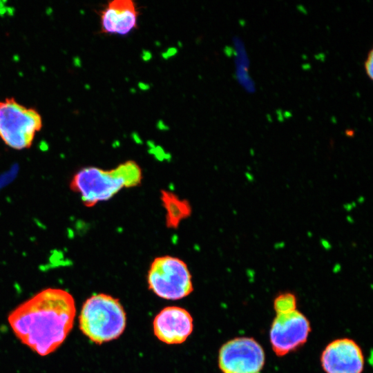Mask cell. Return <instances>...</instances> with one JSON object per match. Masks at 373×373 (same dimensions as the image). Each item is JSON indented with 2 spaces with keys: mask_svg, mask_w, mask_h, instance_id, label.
Masks as SVG:
<instances>
[{
  "mask_svg": "<svg viewBox=\"0 0 373 373\" xmlns=\"http://www.w3.org/2000/svg\"><path fill=\"white\" fill-rule=\"evenodd\" d=\"M75 312L70 294L48 288L17 306L9 314L8 322L23 343L46 356L64 341L73 326Z\"/></svg>",
  "mask_w": 373,
  "mask_h": 373,
  "instance_id": "6da1fadb",
  "label": "cell"
},
{
  "mask_svg": "<svg viewBox=\"0 0 373 373\" xmlns=\"http://www.w3.org/2000/svg\"><path fill=\"white\" fill-rule=\"evenodd\" d=\"M142 179L140 166L135 161L128 160L108 170L82 168L73 177L70 187L79 195L86 207H92L110 200L124 188L138 186Z\"/></svg>",
  "mask_w": 373,
  "mask_h": 373,
  "instance_id": "7a4b0ae2",
  "label": "cell"
},
{
  "mask_svg": "<svg viewBox=\"0 0 373 373\" xmlns=\"http://www.w3.org/2000/svg\"><path fill=\"white\" fill-rule=\"evenodd\" d=\"M79 322V328L86 337L102 344L121 336L126 327V316L117 298L98 294L84 302Z\"/></svg>",
  "mask_w": 373,
  "mask_h": 373,
  "instance_id": "3957f363",
  "label": "cell"
},
{
  "mask_svg": "<svg viewBox=\"0 0 373 373\" xmlns=\"http://www.w3.org/2000/svg\"><path fill=\"white\" fill-rule=\"evenodd\" d=\"M42 122L35 108L23 106L14 98L0 101V138L11 149L30 147Z\"/></svg>",
  "mask_w": 373,
  "mask_h": 373,
  "instance_id": "277c9868",
  "label": "cell"
},
{
  "mask_svg": "<svg viewBox=\"0 0 373 373\" xmlns=\"http://www.w3.org/2000/svg\"><path fill=\"white\" fill-rule=\"evenodd\" d=\"M149 288L157 296L166 300H179L193 290L192 277L187 265L172 256L153 259L147 273Z\"/></svg>",
  "mask_w": 373,
  "mask_h": 373,
  "instance_id": "5b68a950",
  "label": "cell"
},
{
  "mask_svg": "<svg viewBox=\"0 0 373 373\" xmlns=\"http://www.w3.org/2000/svg\"><path fill=\"white\" fill-rule=\"evenodd\" d=\"M265 363L264 349L254 338H234L219 350L218 365L222 373H260Z\"/></svg>",
  "mask_w": 373,
  "mask_h": 373,
  "instance_id": "8992f818",
  "label": "cell"
},
{
  "mask_svg": "<svg viewBox=\"0 0 373 373\" xmlns=\"http://www.w3.org/2000/svg\"><path fill=\"white\" fill-rule=\"evenodd\" d=\"M310 332L309 320L298 310L276 314L269 330L271 348L283 356L305 344Z\"/></svg>",
  "mask_w": 373,
  "mask_h": 373,
  "instance_id": "52a82bcc",
  "label": "cell"
},
{
  "mask_svg": "<svg viewBox=\"0 0 373 373\" xmlns=\"http://www.w3.org/2000/svg\"><path fill=\"white\" fill-rule=\"evenodd\" d=\"M321 363L325 373H362L365 361L360 346L352 339L342 338L327 344Z\"/></svg>",
  "mask_w": 373,
  "mask_h": 373,
  "instance_id": "ba28073f",
  "label": "cell"
},
{
  "mask_svg": "<svg viewBox=\"0 0 373 373\" xmlns=\"http://www.w3.org/2000/svg\"><path fill=\"white\" fill-rule=\"evenodd\" d=\"M155 336L166 344L184 342L193 329V318L185 309L171 306L162 309L153 322Z\"/></svg>",
  "mask_w": 373,
  "mask_h": 373,
  "instance_id": "9c48e42d",
  "label": "cell"
},
{
  "mask_svg": "<svg viewBox=\"0 0 373 373\" xmlns=\"http://www.w3.org/2000/svg\"><path fill=\"white\" fill-rule=\"evenodd\" d=\"M137 11L131 0H113L101 11L102 32L126 35L137 26Z\"/></svg>",
  "mask_w": 373,
  "mask_h": 373,
  "instance_id": "30bf717a",
  "label": "cell"
},
{
  "mask_svg": "<svg viewBox=\"0 0 373 373\" xmlns=\"http://www.w3.org/2000/svg\"><path fill=\"white\" fill-rule=\"evenodd\" d=\"M160 199L165 209V223L169 229H177L180 222L191 214V207L188 200L182 199L175 193L162 190Z\"/></svg>",
  "mask_w": 373,
  "mask_h": 373,
  "instance_id": "8fae6325",
  "label": "cell"
},
{
  "mask_svg": "<svg viewBox=\"0 0 373 373\" xmlns=\"http://www.w3.org/2000/svg\"><path fill=\"white\" fill-rule=\"evenodd\" d=\"M296 295L290 291L278 294L274 300V309L276 314L289 312L296 309Z\"/></svg>",
  "mask_w": 373,
  "mask_h": 373,
  "instance_id": "7c38bea8",
  "label": "cell"
},
{
  "mask_svg": "<svg viewBox=\"0 0 373 373\" xmlns=\"http://www.w3.org/2000/svg\"><path fill=\"white\" fill-rule=\"evenodd\" d=\"M365 68L367 75L372 78V50L371 49L368 53L367 58L365 62Z\"/></svg>",
  "mask_w": 373,
  "mask_h": 373,
  "instance_id": "4fadbf2b",
  "label": "cell"
},
{
  "mask_svg": "<svg viewBox=\"0 0 373 373\" xmlns=\"http://www.w3.org/2000/svg\"><path fill=\"white\" fill-rule=\"evenodd\" d=\"M321 244L323 246V247L325 248V249H329L331 247L330 243L325 239L321 240Z\"/></svg>",
  "mask_w": 373,
  "mask_h": 373,
  "instance_id": "5bb4252c",
  "label": "cell"
}]
</instances>
